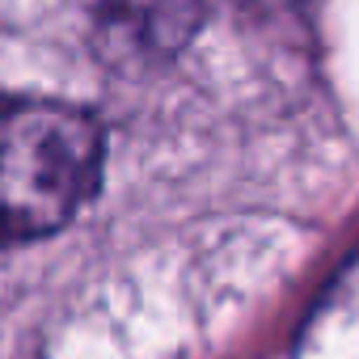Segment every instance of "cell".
Masks as SVG:
<instances>
[{
    "label": "cell",
    "mask_w": 359,
    "mask_h": 359,
    "mask_svg": "<svg viewBox=\"0 0 359 359\" xmlns=\"http://www.w3.org/2000/svg\"><path fill=\"white\" fill-rule=\"evenodd\" d=\"M93 114L47 97H0V250L68 229L102 187Z\"/></svg>",
    "instance_id": "obj_1"
},
{
    "label": "cell",
    "mask_w": 359,
    "mask_h": 359,
    "mask_svg": "<svg viewBox=\"0 0 359 359\" xmlns=\"http://www.w3.org/2000/svg\"><path fill=\"white\" fill-rule=\"evenodd\" d=\"M93 30L140 55H169L182 47L220 0H76Z\"/></svg>",
    "instance_id": "obj_2"
}]
</instances>
